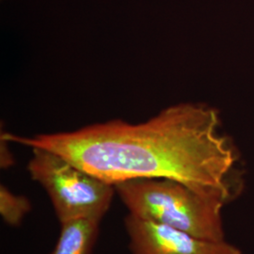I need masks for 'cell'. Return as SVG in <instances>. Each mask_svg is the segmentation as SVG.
I'll use <instances>...</instances> for the list:
<instances>
[{"instance_id": "cell-1", "label": "cell", "mask_w": 254, "mask_h": 254, "mask_svg": "<svg viewBox=\"0 0 254 254\" xmlns=\"http://www.w3.org/2000/svg\"><path fill=\"white\" fill-rule=\"evenodd\" d=\"M218 127L215 109L189 103L164 109L137 125L113 120L31 137L4 133L1 139L53 152L113 186L168 179L226 202L236 155Z\"/></svg>"}, {"instance_id": "cell-2", "label": "cell", "mask_w": 254, "mask_h": 254, "mask_svg": "<svg viewBox=\"0 0 254 254\" xmlns=\"http://www.w3.org/2000/svg\"><path fill=\"white\" fill-rule=\"evenodd\" d=\"M120 200L136 218L212 241L225 240L222 200L207 198L181 183L136 179L115 185Z\"/></svg>"}, {"instance_id": "cell-5", "label": "cell", "mask_w": 254, "mask_h": 254, "mask_svg": "<svg viewBox=\"0 0 254 254\" xmlns=\"http://www.w3.org/2000/svg\"><path fill=\"white\" fill-rule=\"evenodd\" d=\"M101 220L79 218L61 223V234L50 254H91L99 236Z\"/></svg>"}, {"instance_id": "cell-3", "label": "cell", "mask_w": 254, "mask_h": 254, "mask_svg": "<svg viewBox=\"0 0 254 254\" xmlns=\"http://www.w3.org/2000/svg\"><path fill=\"white\" fill-rule=\"evenodd\" d=\"M31 149L27 171L46 190L60 223L79 218L102 220L116 193L115 186L53 152Z\"/></svg>"}, {"instance_id": "cell-6", "label": "cell", "mask_w": 254, "mask_h": 254, "mask_svg": "<svg viewBox=\"0 0 254 254\" xmlns=\"http://www.w3.org/2000/svg\"><path fill=\"white\" fill-rule=\"evenodd\" d=\"M31 210L30 200L26 196L17 195L1 185L0 214L4 222L11 227L19 226Z\"/></svg>"}, {"instance_id": "cell-4", "label": "cell", "mask_w": 254, "mask_h": 254, "mask_svg": "<svg viewBox=\"0 0 254 254\" xmlns=\"http://www.w3.org/2000/svg\"><path fill=\"white\" fill-rule=\"evenodd\" d=\"M125 228L131 254H242L226 240L212 241L127 214Z\"/></svg>"}]
</instances>
